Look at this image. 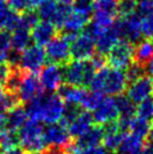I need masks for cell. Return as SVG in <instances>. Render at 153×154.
<instances>
[{
    "mask_svg": "<svg viewBox=\"0 0 153 154\" xmlns=\"http://www.w3.org/2000/svg\"><path fill=\"white\" fill-rule=\"evenodd\" d=\"M127 97L135 103L151 97L153 92V80L150 75H143L127 87Z\"/></svg>",
    "mask_w": 153,
    "mask_h": 154,
    "instance_id": "15",
    "label": "cell"
},
{
    "mask_svg": "<svg viewBox=\"0 0 153 154\" xmlns=\"http://www.w3.org/2000/svg\"><path fill=\"white\" fill-rule=\"evenodd\" d=\"M39 81L46 92L54 94L63 85V65L48 63L39 71Z\"/></svg>",
    "mask_w": 153,
    "mask_h": 154,
    "instance_id": "12",
    "label": "cell"
},
{
    "mask_svg": "<svg viewBox=\"0 0 153 154\" xmlns=\"http://www.w3.org/2000/svg\"><path fill=\"white\" fill-rule=\"evenodd\" d=\"M28 115H27V110L21 105H17L10 110L7 111V125H8V129L17 132L24 126L26 122H27Z\"/></svg>",
    "mask_w": 153,
    "mask_h": 154,
    "instance_id": "25",
    "label": "cell"
},
{
    "mask_svg": "<svg viewBox=\"0 0 153 154\" xmlns=\"http://www.w3.org/2000/svg\"><path fill=\"white\" fill-rule=\"evenodd\" d=\"M136 116L153 122V97L145 99L136 106Z\"/></svg>",
    "mask_w": 153,
    "mask_h": 154,
    "instance_id": "33",
    "label": "cell"
},
{
    "mask_svg": "<svg viewBox=\"0 0 153 154\" xmlns=\"http://www.w3.org/2000/svg\"><path fill=\"white\" fill-rule=\"evenodd\" d=\"M136 11L144 17L153 11V0H136Z\"/></svg>",
    "mask_w": 153,
    "mask_h": 154,
    "instance_id": "39",
    "label": "cell"
},
{
    "mask_svg": "<svg viewBox=\"0 0 153 154\" xmlns=\"http://www.w3.org/2000/svg\"><path fill=\"white\" fill-rule=\"evenodd\" d=\"M2 154H25V151L23 149H19V147H15V149H11V150L4 151Z\"/></svg>",
    "mask_w": 153,
    "mask_h": 154,
    "instance_id": "45",
    "label": "cell"
},
{
    "mask_svg": "<svg viewBox=\"0 0 153 154\" xmlns=\"http://www.w3.org/2000/svg\"><path fill=\"white\" fill-rule=\"evenodd\" d=\"M46 60V52L43 46L33 44L20 53L19 66L25 71L36 73L44 68Z\"/></svg>",
    "mask_w": 153,
    "mask_h": 154,
    "instance_id": "10",
    "label": "cell"
},
{
    "mask_svg": "<svg viewBox=\"0 0 153 154\" xmlns=\"http://www.w3.org/2000/svg\"><path fill=\"white\" fill-rule=\"evenodd\" d=\"M60 2H62V4H67V5H71L74 1V0H59Z\"/></svg>",
    "mask_w": 153,
    "mask_h": 154,
    "instance_id": "47",
    "label": "cell"
},
{
    "mask_svg": "<svg viewBox=\"0 0 153 154\" xmlns=\"http://www.w3.org/2000/svg\"><path fill=\"white\" fill-rule=\"evenodd\" d=\"M126 78H127V81L128 83H132V82L139 80L140 78H142L143 75H145V66L143 65H140L133 62L132 64L130 65L127 69H126Z\"/></svg>",
    "mask_w": 153,
    "mask_h": 154,
    "instance_id": "34",
    "label": "cell"
},
{
    "mask_svg": "<svg viewBox=\"0 0 153 154\" xmlns=\"http://www.w3.org/2000/svg\"><path fill=\"white\" fill-rule=\"evenodd\" d=\"M97 72L90 60H72L63 65L64 81L68 85L78 87H89Z\"/></svg>",
    "mask_w": 153,
    "mask_h": 154,
    "instance_id": "3",
    "label": "cell"
},
{
    "mask_svg": "<svg viewBox=\"0 0 153 154\" xmlns=\"http://www.w3.org/2000/svg\"><path fill=\"white\" fill-rule=\"evenodd\" d=\"M28 118L41 123L56 124L60 123L65 110V103L59 94H42L26 106Z\"/></svg>",
    "mask_w": 153,
    "mask_h": 154,
    "instance_id": "1",
    "label": "cell"
},
{
    "mask_svg": "<svg viewBox=\"0 0 153 154\" xmlns=\"http://www.w3.org/2000/svg\"><path fill=\"white\" fill-rule=\"evenodd\" d=\"M80 154H109V151L107 150L105 146L97 145L89 147V149H86Z\"/></svg>",
    "mask_w": 153,
    "mask_h": 154,
    "instance_id": "41",
    "label": "cell"
},
{
    "mask_svg": "<svg viewBox=\"0 0 153 154\" xmlns=\"http://www.w3.org/2000/svg\"><path fill=\"white\" fill-rule=\"evenodd\" d=\"M104 98H105L104 94L90 90V91H87V94H86L85 98H83L80 106L83 108L85 110L94 111L95 109L102 103Z\"/></svg>",
    "mask_w": 153,
    "mask_h": 154,
    "instance_id": "30",
    "label": "cell"
},
{
    "mask_svg": "<svg viewBox=\"0 0 153 154\" xmlns=\"http://www.w3.org/2000/svg\"><path fill=\"white\" fill-rule=\"evenodd\" d=\"M28 154H43V152H33V153H28Z\"/></svg>",
    "mask_w": 153,
    "mask_h": 154,
    "instance_id": "49",
    "label": "cell"
},
{
    "mask_svg": "<svg viewBox=\"0 0 153 154\" xmlns=\"http://www.w3.org/2000/svg\"><path fill=\"white\" fill-rule=\"evenodd\" d=\"M149 138H153V126H152V129H151V133H150ZM149 138H148V140H149Z\"/></svg>",
    "mask_w": 153,
    "mask_h": 154,
    "instance_id": "48",
    "label": "cell"
},
{
    "mask_svg": "<svg viewBox=\"0 0 153 154\" xmlns=\"http://www.w3.org/2000/svg\"><path fill=\"white\" fill-rule=\"evenodd\" d=\"M18 144H19V138H18L17 132L7 129L0 135V150H11V149L17 147Z\"/></svg>",
    "mask_w": 153,
    "mask_h": 154,
    "instance_id": "32",
    "label": "cell"
},
{
    "mask_svg": "<svg viewBox=\"0 0 153 154\" xmlns=\"http://www.w3.org/2000/svg\"><path fill=\"white\" fill-rule=\"evenodd\" d=\"M18 138L21 149L28 153L43 152L47 149L44 138V127L37 120H27L18 131Z\"/></svg>",
    "mask_w": 153,
    "mask_h": 154,
    "instance_id": "4",
    "label": "cell"
},
{
    "mask_svg": "<svg viewBox=\"0 0 153 154\" xmlns=\"http://www.w3.org/2000/svg\"><path fill=\"white\" fill-rule=\"evenodd\" d=\"M71 13H72L71 5L59 2L58 8H56L55 13H54V15H53V17L51 19V23H53L58 27V29H62L64 23L67 22V19L71 15Z\"/></svg>",
    "mask_w": 153,
    "mask_h": 154,
    "instance_id": "28",
    "label": "cell"
},
{
    "mask_svg": "<svg viewBox=\"0 0 153 154\" xmlns=\"http://www.w3.org/2000/svg\"><path fill=\"white\" fill-rule=\"evenodd\" d=\"M19 103L20 101L17 94L9 92L5 90L2 86H0V112H7Z\"/></svg>",
    "mask_w": 153,
    "mask_h": 154,
    "instance_id": "29",
    "label": "cell"
},
{
    "mask_svg": "<svg viewBox=\"0 0 153 154\" xmlns=\"http://www.w3.org/2000/svg\"><path fill=\"white\" fill-rule=\"evenodd\" d=\"M71 43L72 38L64 34H59L45 45L47 61L50 63L64 65L71 59Z\"/></svg>",
    "mask_w": 153,
    "mask_h": 154,
    "instance_id": "5",
    "label": "cell"
},
{
    "mask_svg": "<svg viewBox=\"0 0 153 154\" xmlns=\"http://www.w3.org/2000/svg\"><path fill=\"white\" fill-rule=\"evenodd\" d=\"M32 41L30 30L24 27H17L11 33V47L14 51L23 52L30 46Z\"/></svg>",
    "mask_w": 153,
    "mask_h": 154,
    "instance_id": "26",
    "label": "cell"
},
{
    "mask_svg": "<svg viewBox=\"0 0 153 154\" xmlns=\"http://www.w3.org/2000/svg\"><path fill=\"white\" fill-rule=\"evenodd\" d=\"M72 11L80 16L92 18L94 14V0H74L72 2Z\"/></svg>",
    "mask_w": 153,
    "mask_h": 154,
    "instance_id": "31",
    "label": "cell"
},
{
    "mask_svg": "<svg viewBox=\"0 0 153 154\" xmlns=\"http://www.w3.org/2000/svg\"><path fill=\"white\" fill-rule=\"evenodd\" d=\"M20 14L14 11L8 1L0 0V30L8 29L13 32L19 24Z\"/></svg>",
    "mask_w": 153,
    "mask_h": 154,
    "instance_id": "21",
    "label": "cell"
},
{
    "mask_svg": "<svg viewBox=\"0 0 153 154\" xmlns=\"http://www.w3.org/2000/svg\"><path fill=\"white\" fill-rule=\"evenodd\" d=\"M136 10V0H119L118 13L120 17H125L131 14H134Z\"/></svg>",
    "mask_w": 153,
    "mask_h": 154,
    "instance_id": "37",
    "label": "cell"
},
{
    "mask_svg": "<svg viewBox=\"0 0 153 154\" xmlns=\"http://www.w3.org/2000/svg\"><path fill=\"white\" fill-rule=\"evenodd\" d=\"M119 0H94V14L91 22L102 28L109 27L116 22Z\"/></svg>",
    "mask_w": 153,
    "mask_h": 154,
    "instance_id": "6",
    "label": "cell"
},
{
    "mask_svg": "<svg viewBox=\"0 0 153 154\" xmlns=\"http://www.w3.org/2000/svg\"><path fill=\"white\" fill-rule=\"evenodd\" d=\"M88 24H89V19L88 18L80 16V15H78V14L72 11L71 15L67 19V22L64 23L63 27L61 29V33L73 39L76 36H78V35L81 34L85 30V28L87 27Z\"/></svg>",
    "mask_w": 153,
    "mask_h": 154,
    "instance_id": "20",
    "label": "cell"
},
{
    "mask_svg": "<svg viewBox=\"0 0 153 154\" xmlns=\"http://www.w3.org/2000/svg\"><path fill=\"white\" fill-rule=\"evenodd\" d=\"M142 34L145 38L153 39V11L142 17Z\"/></svg>",
    "mask_w": 153,
    "mask_h": 154,
    "instance_id": "36",
    "label": "cell"
},
{
    "mask_svg": "<svg viewBox=\"0 0 153 154\" xmlns=\"http://www.w3.org/2000/svg\"><path fill=\"white\" fill-rule=\"evenodd\" d=\"M89 87L92 91L117 97L123 94L125 90H127L128 81L124 70L105 66L96 72Z\"/></svg>",
    "mask_w": 153,
    "mask_h": 154,
    "instance_id": "2",
    "label": "cell"
},
{
    "mask_svg": "<svg viewBox=\"0 0 153 154\" xmlns=\"http://www.w3.org/2000/svg\"><path fill=\"white\" fill-rule=\"evenodd\" d=\"M120 34L117 28L116 22L111 26L102 30L96 38V51L102 55H107L111 48L120 41Z\"/></svg>",
    "mask_w": 153,
    "mask_h": 154,
    "instance_id": "16",
    "label": "cell"
},
{
    "mask_svg": "<svg viewBox=\"0 0 153 154\" xmlns=\"http://www.w3.org/2000/svg\"><path fill=\"white\" fill-rule=\"evenodd\" d=\"M13 66L9 64L8 62H5L0 64V86L6 85V82L8 80L9 75L11 73Z\"/></svg>",
    "mask_w": 153,
    "mask_h": 154,
    "instance_id": "40",
    "label": "cell"
},
{
    "mask_svg": "<svg viewBox=\"0 0 153 154\" xmlns=\"http://www.w3.org/2000/svg\"><path fill=\"white\" fill-rule=\"evenodd\" d=\"M145 153L153 154V138H149L148 143L145 144Z\"/></svg>",
    "mask_w": 153,
    "mask_h": 154,
    "instance_id": "43",
    "label": "cell"
},
{
    "mask_svg": "<svg viewBox=\"0 0 153 154\" xmlns=\"http://www.w3.org/2000/svg\"><path fill=\"white\" fill-rule=\"evenodd\" d=\"M116 154H122V153H116Z\"/></svg>",
    "mask_w": 153,
    "mask_h": 154,
    "instance_id": "50",
    "label": "cell"
},
{
    "mask_svg": "<svg viewBox=\"0 0 153 154\" xmlns=\"http://www.w3.org/2000/svg\"><path fill=\"white\" fill-rule=\"evenodd\" d=\"M58 94L63 99L65 103H73V105H81L85 98L87 90L83 87L72 86V85H62L59 89Z\"/></svg>",
    "mask_w": 153,
    "mask_h": 154,
    "instance_id": "23",
    "label": "cell"
},
{
    "mask_svg": "<svg viewBox=\"0 0 153 154\" xmlns=\"http://www.w3.org/2000/svg\"><path fill=\"white\" fill-rule=\"evenodd\" d=\"M153 56V39L145 38L140 41L134 46V55L133 60L135 63L140 65H145L149 63V61Z\"/></svg>",
    "mask_w": 153,
    "mask_h": 154,
    "instance_id": "24",
    "label": "cell"
},
{
    "mask_svg": "<svg viewBox=\"0 0 153 154\" xmlns=\"http://www.w3.org/2000/svg\"><path fill=\"white\" fill-rule=\"evenodd\" d=\"M152 126H153V122L144 119V118H141L139 116H135L132 119V122H131V124H130L128 131L131 133H133V134L137 135V136H140L141 138L146 140L150 136Z\"/></svg>",
    "mask_w": 153,
    "mask_h": 154,
    "instance_id": "27",
    "label": "cell"
},
{
    "mask_svg": "<svg viewBox=\"0 0 153 154\" xmlns=\"http://www.w3.org/2000/svg\"><path fill=\"white\" fill-rule=\"evenodd\" d=\"M8 55L9 54H0V64L5 63L6 61H8Z\"/></svg>",
    "mask_w": 153,
    "mask_h": 154,
    "instance_id": "46",
    "label": "cell"
},
{
    "mask_svg": "<svg viewBox=\"0 0 153 154\" xmlns=\"http://www.w3.org/2000/svg\"><path fill=\"white\" fill-rule=\"evenodd\" d=\"M59 29L53 23L48 20H41L33 27V29L30 30L32 35V41L34 44L44 46L51 42L55 36H58Z\"/></svg>",
    "mask_w": 153,
    "mask_h": 154,
    "instance_id": "17",
    "label": "cell"
},
{
    "mask_svg": "<svg viewBox=\"0 0 153 154\" xmlns=\"http://www.w3.org/2000/svg\"><path fill=\"white\" fill-rule=\"evenodd\" d=\"M92 116L95 123L99 125H106L118 119L119 111L116 98L111 96L105 97L102 103L92 111Z\"/></svg>",
    "mask_w": 153,
    "mask_h": 154,
    "instance_id": "14",
    "label": "cell"
},
{
    "mask_svg": "<svg viewBox=\"0 0 153 154\" xmlns=\"http://www.w3.org/2000/svg\"><path fill=\"white\" fill-rule=\"evenodd\" d=\"M8 129L7 125V114L6 112H0V135Z\"/></svg>",
    "mask_w": 153,
    "mask_h": 154,
    "instance_id": "42",
    "label": "cell"
},
{
    "mask_svg": "<svg viewBox=\"0 0 153 154\" xmlns=\"http://www.w3.org/2000/svg\"><path fill=\"white\" fill-rule=\"evenodd\" d=\"M116 25L120 34V38L132 44H137L141 41L142 34V17L137 13L131 14L125 17L116 19Z\"/></svg>",
    "mask_w": 153,
    "mask_h": 154,
    "instance_id": "7",
    "label": "cell"
},
{
    "mask_svg": "<svg viewBox=\"0 0 153 154\" xmlns=\"http://www.w3.org/2000/svg\"><path fill=\"white\" fill-rule=\"evenodd\" d=\"M133 55H134V44L130 43L125 39H120L108 53L107 63L111 68L125 70L134 62Z\"/></svg>",
    "mask_w": 153,
    "mask_h": 154,
    "instance_id": "9",
    "label": "cell"
},
{
    "mask_svg": "<svg viewBox=\"0 0 153 154\" xmlns=\"http://www.w3.org/2000/svg\"><path fill=\"white\" fill-rule=\"evenodd\" d=\"M7 1L10 8L18 14H23L28 10H35L34 0H7Z\"/></svg>",
    "mask_w": 153,
    "mask_h": 154,
    "instance_id": "35",
    "label": "cell"
},
{
    "mask_svg": "<svg viewBox=\"0 0 153 154\" xmlns=\"http://www.w3.org/2000/svg\"><path fill=\"white\" fill-rule=\"evenodd\" d=\"M118 152L122 154H142L145 152L144 140L133 133H125Z\"/></svg>",
    "mask_w": 153,
    "mask_h": 154,
    "instance_id": "22",
    "label": "cell"
},
{
    "mask_svg": "<svg viewBox=\"0 0 153 154\" xmlns=\"http://www.w3.org/2000/svg\"><path fill=\"white\" fill-rule=\"evenodd\" d=\"M11 50V35L7 30H0V54H9Z\"/></svg>",
    "mask_w": 153,
    "mask_h": 154,
    "instance_id": "38",
    "label": "cell"
},
{
    "mask_svg": "<svg viewBox=\"0 0 153 154\" xmlns=\"http://www.w3.org/2000/svg\"><path fill=\"white\" fill-rule=\"evenodd\" d=\"M44 92L45 90L43 89L39 78L36 75V73L25 71L17 91L19 101L27 103Z\"/></svg>",
    "mask_w": 153,
    "mask_h": 154,
    "instance_id": "11",
    "label": "cell"
},
{
    "mask_svg": "<svg viewBox=\"0 0 153 154\" xmlns=\"http://www.w3.org/2000/svg\"><path fill=\"white\" fill-rule=\"evenodd\" d=\"M94 122L95 120L92 114L90 111L82 109V111L78 115L76 119L72 120L67 126V128L72 138H78L94 126Z\"/></svg>",
    "mask_w": 153,
    "mask_h": 154,
    "instance_id": "19",
    "label": "cell"
},
{
    "mask_svg": "<svg viewBox=\"0 0 153 154\" xmlns=\"http://www.w3.org/2000/svg\"><path fill=\"white\" fill-rule=\"evenodd\" d=\"M96 54V41L87 32L76 36L71 43V57L73 60H90Z\"/></svg>",
    "mask_w": 153,
    "mask_h": 154,
    "instance_id": "13",
    "label": "cell"
},
{
    "mask_svg": "<svg viewBox=\"0 0 153 154\" xmlns=\"http://www.w3.org/2000/svg\"><path fill=\"white\" fill-rule=\"evenodd\" d=\"M145 72L148 73V75H153V56L152 59L149 61V63L145 65Z\"/></svg>",
    "mask_w": 153,
    "mask_h": 154,
    "instance_id": "44",
    "label": "cell"
},
{
    "mask_svg": "<svg viewBox=\"0 0 153 154\" xmlns=\"http://www.w3.org/2000/svg\"><path fill=\"white\" fill-rule=\"evenodd\" d=\"M44 138L47 147L60 149L63 150L65 153L73 143L72 136L70 135L67 126L61 123L47 125L44 128Z\"/></svg>",
    "mask_w": 153,
    "mask_h": 154,
    "instance_id": "8",
    "label": "cell"
},
{
    "mask_svg": "<svg viewBox=\"0 0 153 154\" xmlns=\"http://www.w3.org/2000/svg\"><path fill=\"white\" fill-rule=\"evenodd\" d=\"M104 146L106 147L109 152L118 151L120 143L123 141V137L125 135V132H123L118 125V122L115 120L111 123L104 125Z\"/></svg>",
    "mask_w": 153,
    "mask_h": 154,
    "instance_id": "18",
    "label": "cell"
}]
</instances>
